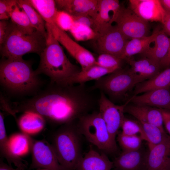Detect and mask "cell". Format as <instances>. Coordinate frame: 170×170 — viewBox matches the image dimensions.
<instances>
[{
    "label": "cell",
    "mask_w": 170,
    "mask_h": 170,
    "mask_svg": "<svg viewBox=\"0 0 170 170\" xmlns=\"http://www.w3.org/2000/svg\"><path fill=\"white\" fill-rule=\"evenodd\" d=\"M143 80L129 68H120L95 81L89 88L106 94L114 103L123 100L128 93Z\"/></svg>",
    "instance_id": "cell-6"
},
{
    "label": "cell",
    "mask_w": 170,
    "mask_h": 170,
    "mask_svg": "<svg viewBox=\"0 0 170 170\" xmlns=\"http://www.w3.org/2000/svg\"><path fill=\"white\" fill-rule=\"evenodd\" d=\"M39 170H50L48 169H43V168H42V169H40Z\"/></svg>",
    "instance_id": "cell-47"
},
{
    "label": "cell",
    "mask_w": 170,
    "mask_h": 170,
    "mask_svg": "<svg viewBox=\"0 0 170 170\" xmlns=\"http://www.w3.org/2000/svg\"><path fill=\"white\" fill-rule=\"evenodd\" d=\"M8 142L12 152L19 157L27 154L31 149V139L24 134L12 135L8 139Z\"/></svg>",
    "instance_id": "cell-30"
},
{
    "label": "cell",
    "mask_w": 170,
    "mask_h": 170,
    "mask_svg": "<svg viewBox=\"0 0 170 170\" xmlns=\"http://www.w3.org/2000/svg\"><path fill=\"white\" fill-rule=\"evenodd\" d=\"M89 88L85 84L52 82L30 98L13 102V111L33 112L49 122L62 125L76 121L88 114L97 103Z\"/></svg>",
    "instance_id": "cell-1"
},
{
    "label": "cell",
    "mask_w": 170,
    "mask_h": 170,
    "mask_svg": "<svg viewBox=\"0 0 170 170\" xmlns=\"http://www.w3.org/2000/svg\"><path fill=\"white\" fill-rule=\"evenodd\" d=\"M46 42V38L37 31L25 33L10 21L5 39L0 46L1 54L2 58L9 59L22 58L29 53L39 55Z\"/></svg>",
    "instance_id": "cell-5"
},
{
    "label": "cell",
    "mask_w": 170,
    "mask_h": 170,
    "mask_svg": "<svg viewBox=\"0 0 170 170\" xmlns=\"http://www.w3.org/2000/svg\"><path fill=\"white\" fill-rule=\"evenodd\" d=\"M128 8L147 21L163 23L166 10L160 0H130Z\"/></svg>",
    "instance_id": "cell-14"
},
{
    "label": "cell",
    "mask_w": 170,
    "mask_h": 170,
    "mask_svg": "<svg viewBox=\"0 0 170 170\" xmlns=\"http://www.w3.org/2000/svg\"><path fill=\"white\" fill-rule=\"evenodd\" d=\"M160 29L159 27L156 28L150 36L129 40L125 46L121 59L127 60L134 55L143 53L154 42Z\"/></svg>",
    "instance_id": "cell-24"
},
{
    "label": "cell",
    "mask_w": 170,
    "mask_h": 170,
    "mask_svg": "<svg viewBox=\"0 0 170 170\" xmlns=\"http://www.w3.org/2000/svg\"><path fill=\"white\" fill-rule=\"evenodd\" d=\"M113 162L106 154L99 153L91 146L82 157L76 170H112Z\"/></svg>",
    "instance_id": "cell-20"
},
{
    "label": "cell",
    "mask_w": 170,
    "mask_h": 170,
    "mask_svg": "<svg viewBox=\"0 0 170 170\" xmlns=\"http://www.w3.org/2000/svg\"><path fill=\"white\" fill-rule=\"evenodd\" d=\"M170 87V66L153 78L143 81L135 87L133 96L154 89Z\"/></svg>",
    "instance_id": "cell-23"
},
{
    "label": "cell",
    "mask_w": 170,
    "mask_h": 170,
    "mask_svg": "<svg viewBox=\"0 0 170 170\" xmlns=\"http://www.w3.org/2000/svg\"><path fill=\"white\" fill-rule=\"evenodd\" d=\"M116 71L95 65L85 70H81L69 78L65 83L71 84H85V83L89 81L94 80L96 81Z\"/></svg>",
    "instance_id": "cell-26"
},
{
    "label": "cell",
    "mask_w": 170,
    "mask_h": 170,
    "mask_svg": "<svg viewBox=\"0 0 170 170\" xmlns=\"http://www.w3.org/2000/svg\"><path fill=\"white\" fill-rule=\"evenodd\" d=\"M126 61L131 70L143 81L153 78L160 72V63L146 57L137 60L132 57Z\"/></svg>",
    "instance_id": "cell-21"
},
{
    "label": "cell",
    "mask_w": 170,
    "mask_h": 170,
    "mask_svg": "<svg viewBox=\"0 0 170 170\" xmlns=\"http://www.w3.org/2000/svg\"><path fill=\"white\" fill-rule=\"evenodd\" d=\"M161 67L167 68L170 66V43L168 52L160 63Z\"/></svg>",
    "instance_id": "cell-44"
},
{
    "label": "cell",
    "mask_w": 170,
    "mask_h": 170,
    "mask_svg": "<svg viewBox=\"0 0 170 170\" xmlns=\"http://www.w3.org/2000/svg\"><path fill=\"white\" fill-rule=\"evenodd\" d=\"M17 5L25 12L33 27L46 38V22L31 4L29 0H17Z\"/></svg>",
    "instance_id": "cell-28"
},
{
    "label": "cell",
    "mask_w": 170,
    "mask_h": 170,
    "mask_svg": "<svg viewBox=\"0 0 170 170\" xmlns=\"http://www.w3.org/2000/svg\"><path fill=\"white\" fill-rule=\"evenodd\" d=\"M145 170H170V136L149 148Z\"/></svg>",
    "instance_id": "cell-13"
},
{
    "label": "cell",
    "mask_w": 170,
    "mask_h": 170,
    "mask_svg": "<svg viewBox=\"0 0 170 170\" xmlns=\"http://www.w3.org/2000/svg\"><path fill=\"white\" fill-rule=\"evenodd\" d=\"M140 122L147 138L149 148L161 143L167 135L166 132L155 125Z\"/></svg>",
    "instance_id": "cell-32"
},
{
    "label": "cell",
    "mask_w": 170,
    "mask_h": 170,
    "mask_svg": "<svg viewBox=\"0 0 170 170\" xmlns=\"http://www.w3.org/2000/svg\"><path fill=\"white\" fill-rule=\"evenodd\" d=\"M0 108L6 113L16 118L13 110L11 102L1 93Z\"/></svg>",
    "instance_id": "cell-39"
},
{
    "label": "cell",
    "mask_w": 170,
    "mask_h": 170,
    "mask_svg": "<svg viewBox=\"0 0 170 170\" xmlns=\"http://www.w3.org/2000/svg\"><path fill=\"white\" fill-rule=\"evenodd\" d=\"M17 5V0H0V20H8L10 15L15 6Z\"/></svg>",
    "instance_id": "cell-38"
},
{
    "label": "cell",
    "mask_w": 170,
    "mask_h": 170,
    "mask_svg": "<svg viewBox=\"0 0 170 170\" xmlns=\"http://www.w3.org/2000/svg\"><path fill=\"white\" fill-rule=\"evenodd\" d=\"M163 25L162 30L167 35L170 36V12L166 11Z\"/></svg>",
    "instance_id": "cell-43"
},
{
    "label": "cell",
    "mask_w": 170,
    "mask_h": 170,
    "mask_svg": "<svg viewBox=\"0 0 170 170\" xmlns=\"http://www.w3.org/2000/svg\"><path fill=\"white\" fill-rule=\"evenodd\" d=\"M77 122L65 123L52 134L50 144L60 164L66 170H76L83 156Z\"/></svg>",
    "instance_id": "cell-4"
},
{
    "label": "cell",
    "mask_w": 170,
    "mask_h": 170,
    "mask_svg": "<svg viewBox=\"0 0 170 170\" xmlns=\"http://www.w3.org/2000/svg\"><path fill=\"white\" fill-rule=\"evenodd\" d=\"M98 99L99 112L104 121L109 132L113 139L116 137L125 117L124 109L126 105H116L102 92Z\"/></svg>",
    "instance_id": "cell-12"
},
{
    "label": "cell",
    "mask_w": 170,
    "mask_h": 170,
    "mask_svg": "<svg viewBox=\"0 0 170 170\" xmlns=\"http://www.w3.org/2000/svg\"><path fill=\"white\" fill-rule=\"evenodd\" d=\"M0 152L1 157L5 158L8 165L13 164L17 167L26 170L27 168L26 162L20 157L14 155L9 145L5 124L3 114L0 113Z\"/></svg>",
    "instance_id": "cell-22"
},
{
    "label": "cell",
    "mask_w": 170,
    "mask_h": 170,
    "mask_svg": "<svg viewBox=\"0 0 170 170\" xmlns=\"http://www.w3.org/2000/svg\"><path fill=\"white\" fill-rule=\"evenodd\" d=\"M126 103L124 113L133 116L140 122L155 125L166 132L163 127L162 117L160 109L147 105Z\"/></svg>",
    "instance_id": "cell-18"
},
{
    "label": "cell",
    "mask_w": 170,
    "mask_h": 170,
    "mask_svg": "<svg viewBox=\"0 0 170 170\" xmlns=\"http://www.w3.org/2000/svg\"><path fill=\"white\" fill-rule=\"evenodd\" d=\"M127 102L170 111V87L154 89L133 96Z\"/></svg>",
    "instance_id": "cell-16"
},
{
    "label": "cell",
    "mask_w": 170,
    "mask_h": 170,
    "mask_svg": "<svg viewBox=\"0 0 170 170\" xmlns=\"http://www.w3.org/2000/svg\"><path fill=\"white\" fill-rule=\"evenodd\" d=\"M93 40L94 47L99 54H108L121 59L129 40L116 25L97 34Z\"/></svg>",
    "instance_id": "cell-8"
},
{
    "label": "cell",
    "mask_w": 170,
    "mask_h": 170,
    "mask_svg": "<svg viewBox=\"0 0 170 170\" xmlns=\"http://www.w3.org/2000/svg\"><path fill=\"white\" fill-rule=\"evenodd\" d=\"M31 162L30 170L43 168L50 170H66L60 164L50 143L45 141L31 140Z\"/></svg>",
    "instance_id": "cell-11"
},
{
    "label": "cell",
    "mask_w": 170,
    "mask_h": 170,
    "mask_svg": "<svg viewBox=\"0 0 170 170\" xmlns=\"http://www.w3.org/2000/svg\"><path fill=\"white\" fill-rule=\"evenodd\" d=\"M31 62L23 58H2L0 63V83L10 94L34 95L40 90L42 82L33 69Z\"/></svg>",
    "instance_id": "cell-2"
},
{
    "label": "cell",
    "mask_w": 170,
    "mask_h": 170,
    "mask_svg": "<svg viewBox=\"0 0 170 170\" xmlns=\"http://www.w3.org/2000/svg\"><path fill=\"white\" fill-rule=\"evenodd\" d=\"M73 16L75 22L86 25L91 28L94 31V20L93 18L87 16Z\"/></svg>",
    "instance_id": "cell-40"
},
{
    "label": "cell",
    "mask_w": 170,
    "mask_h": 170,
    "mask_svg": "<svg viewBox=\"0 0 170 170\" xmlns=\"http://www.w3.org/2000/svg\"><path fill=\"white\" fill-rule=\"evenodd\" d=\"M75 22L73 16L67 12L58 10L56 14L55 24L61 29L70 31Z\"/></svg>",
    "instance_id": "cell-37"
},
{
    "label": "cell",
    "mask_w": 170,
    "mask_h": 170,
    "mask_svg": "<svg viewBox=\"0 0 170 170\" xmlns=\"http://www.w3.org/2000/svg\"><path fill=\"white\" fill-rule=\"evenodd\" d=\"M47 33L45 47L40 54L39 65L35 70L39 75L48 76L51 82L65 83L81 70L67 57L60 43L54 37L49 24L46 23Z\"/></svg>",
    "instance_id": "cell-3"
},
{
    "label": "cell",
    "mask_w": 170,
    "mask_h": 170,
    "mask_svg": "<svg viewBox=\"0 0 170 170\" xmlns=\"http://www.w3.org/2000/svg\"><path fill=\"white\" fill-rule=\"evenodd\" d=\"M121 5L117 0H99L97 12L94 19V31L96 34L115 22Z\"/></svg>",
    "instance_id": "cell-15"
},
{
    "label": "cell",
    "mask_w": 170,
    "mask_h": 170,
    "mask_svg": "<svg viewBox=\"0 0 170 170\" xmlns=\"http://www.w3.org/2000/svg\"><path fill=\"white\" fill-rule=\"evenodd\" d=\"M76 123L81 135L103 152L113 154L117 151L116 140L110 133L99 111L84 115L77 121Z\"/></svg>",
    "instance_id": "cell-7"
},
{
    "label": "cell",
    "mask_w": 170,
    "mask_h": 170,
    "mask_svg": "<svg viewBox=\"0 0 170 170\" xmlns=\"http://www.w3.org/2000/svg\"><path fill=\"white\" fill-rule=\"evenodd\" d=\"M49 24L56 39L80 65L81 70L96 65V59L91 52L74 41L55 23Z\"/></svg>",
    "instance_id": "cell-10"
},
{
    "label": "cell",
    "mask_w": 170,
    "mask_h": 170,
    "mask_svg": "<svg viewBox=\"0 0 170 170\" xmlns=\"http://www.w3.org/2000/svg\"><path fill=\"white\" fill-rule=\"evenodd\" d=\"M153 46H150L142 54L160 63L167 54L170 45V38L162 29H160L153 42Z\"/></svg>",
    "instance_id": "cell-25"
},
{
    "label": "cell",
    "mask_w": 170,
    "mask_h": 170,
    "mask_svg": "<svg viewBox=\"0 0 170 170\" xmlns=\"http://www.w3.org/2000/svg\"><path fill=\"white\" fill-rule=\"evenodd\" d=\"M121 128L122 133L123 134L128 135H138L143 140L147 141L142 124L137 120H135L125 116Z\"/></svg>",
    "instance_id": "cell-34"
},
{
    "label": "cell",
    "mask_w": 170,
    "mask_h": 170,
    "mask_svg": "<svg viewBox=\"0 0 170 170\" xmlns=\"http://www.w3.org/2000/svg\"><path fill=\"white\" fill-rule=\"evenodd\" d=\"M164 9L167 11L170 12V0H160Z\"/></svg>",
    "instance_id": "cell-46"
},
{
    "label": "cell",
    "mask_w": 170,
    "mask_h": 170,
    "mask_svg": "<svg viewBox=\"0 0 170 170\" xmlns=\"http://www.w3.org/2000/svg\"><path fill=\"white\" fill-rule=\"evenodd\" d=\"M31 4L46 22L55 23L54 19L58 10L55 0H29Z\"/></svg>",
    "instance_id": "cell-29"
},
{
    "label": "cell",
    "mask_w": 170,
    "mask_h": 170,
    "mask_svg": "<svg viewBox=\"0 0 170 170\" xmlns=\"http://www.w3.org/2000/svg\"><path fill=\"white\" fill-rule=\"evenodd\" d=\"M0 170H25L22 168L17 167L13 168L12 166L7 164L3 161V158H0Z\"/></svg>",
    "instance_id": "cell-45"
},
{
    "label": "cell",
    "mask_w": 170,
    "mask_h": 170,
    "mask_svg": "<svg viewBox=\"0 0 170 170\" xmlns=\"http://www.w3.org/2000/svg\"><path fill=\"white\" fill-rule=\"evenodd\" d=\"M117 140L122 151H128L138 150L142 147L143 140L138 135H128L122 132L118 134Z\"/></svg>",
    "instance_id": "cell-33"
},
{
    "label": "cell",
    "mask_w": 170,
    "mask_h": 170,
    "mask_svg": "<svg viewBox=\"0 0 170 170\" xmlns=\"http://www.w3.org/2000/svg\"><path fill=\"white\" fill-rule=\"evenodd\" d=\"M69 31L74 39L78 41L93 40L96 35L90 27L75 22Z\"/></svg>",
    "instance_id": "cell-35"
},
{
    "label": "cell",
    "mask_w": 170,
    "mask_h": 170,
    "mask_svg": "<svg viewBox=\"0 0 170 170\" xmlns=\"http://www.w3.org/2000/svg\"><path fill=\"white\" fill-rule=\"evenodd\" d=\"M122 60L112 55L102 53L99 54L96 59V65L106 68L117 70L122 68Z\"/></svg>",
    "instance_id": "cell-36"
},
{
    "label": "cell",
    "mask_w": 170,
    "mask_h": 170,
    "mask_svg": "<svg viewBox=\"0 0 170 170\" xmlns=\"http://www.w3.org/2000/svg\"><path fill=\"white\" fill-rule=\"evenodd\" d=\"M17 5L10 15L11 21L20 30L27 34L36 30L31 24L25 12Z\"/></svg>",
    "instance_id": "cell-31"
},
{
    "label": "cell",
    "mask_w": 170,
    "mask_h": 170,
    "mask_svg": "<svg viewBox=\"0 0 170 170\" xmlns=\"http://www.w3.org/2000/svg\"><path fill=\"white\" fill-rule=\"evenodd\" d=\"M148 152L143 148L122 151L113 161L114 170H145Z\"/></svg>",
    "instance_id": "cell-19"
},
{
    "label": "cell",
    "mask_w": 170,
    "mask_h": 170,
    "mask_svg": "<svg viewBox=\"0 0 170 170\" xmlns=\"http://www.w3.org/2000/svg\"><path fill=\"white\" fill-rule=\"evenodd\" d=\"M115 23L128 40L148 36V22L138 16L129 8L121 7Z\"/></svg>",
    "instance_id": "cell-9"
},
{
    "label": "cell",
    "mask_w": 170,
    "mask_h": 170,
    "mask_svg": "<svg viewBox=\"0 0 170 170\" xmlns=\"http://www.w3.org/2000/svg\"><path fill=\"white\" fill-rule=\"evenodd\" d=\"M57 8L74 16H87L94 19L96 15L99 0H56Z\"/></svg>",
    "instance_id": "cell-17"
},
{
    "label": "cell",
    "mask_w": 170,
    "mask_h": 170,
    "mask_svg": "<svg viewBox=\"0 0 170 170\" xmlns=\"http://www.w3.org/2000/svg\"><path fill=\"white\" fill-rule=\"evenodd\" d=\"M9 21L8 20L0 21V46L3 42L8 30Z\"/></svg>",
    "instance_id": "cell-41"
},
{
    "label": "cell",
    "mask_w": 170,
    "mask_h": 170,
    "mask_svg": "<svg viewBox=\"0 0 170 170\" xmlns=\"http://www.w3.org/2000/svg\"><path fill=\"white\" fill-rule=\"evenodd\" d=\"M160 109L162 114L163 125L170 135V111L162 109Z\"/></svg>",
    "instance_id": "cell-42"
},
{
    "label": "cell",
    "mask_w": 170,
    "mask_h": 170,
    "mask_svg": "<svg viewBox=\"0 0 170 170\" xmlns=\"http://www.w3.org/2000/svg\"><path fill=\"white\" fill-rule=\"evenodd\" d=\"M46 121L40 115L33 112L23 113L17 121L21 129L30 134L36 133L44 128Z\"/></svg>",
    "instance_id": "cell-27"
}]
</instances>
